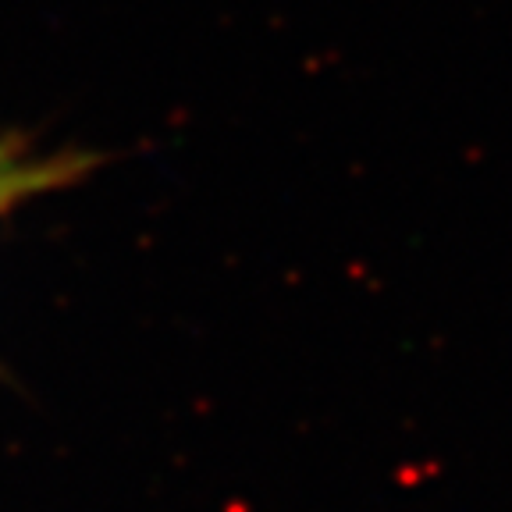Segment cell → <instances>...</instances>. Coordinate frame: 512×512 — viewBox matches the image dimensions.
<instances>
[{
  "instance_id": "6da1fadb",
  "label": "cell",
  "mask_w": 512,
  "mask_h": 512,
  "mask_svg": "<svg viewBox=\"0 0 512 512\" xmlns=\"http://www.w3.org/2000/svg\"><path fill=\"white\" fill-rule=\"evenodd\" d=\"M96 157L79 150H61V153H40L36 143L18 132H4L0 136V217L22 207L25 200L47 196L54 189H68L89 168Z\"/></svg>"
}]
</instances>
